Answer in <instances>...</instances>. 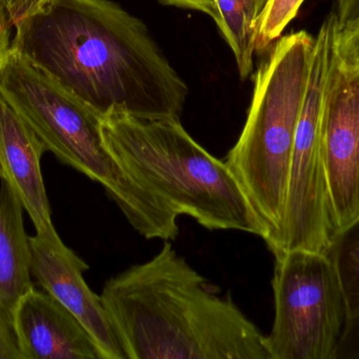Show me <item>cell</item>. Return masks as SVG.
Listing matches in <instances>:
<instances>
[{"label":"cell","mask_w":359,"mask_h":359,"mask_svg":"<svg viewBox=\"0 0 359 359\" xmlns=\"http://www.w3.org/2000/svg\"><path fill=\"white\" fill-rule=\"evenodd\" d=\"M29 237L23 208L8 187H0V359H23L15 329L22 297L34 289Z\"/></svg>","instance_id":"7c38bea8"},{"label":"cell","mask_w":359,"mask_h":359,"mask_svg":"<svg viewBox=\"0 0 359 359\" xmlns=\"http://www.w3.org/2000/svg\"><path fill=\"white\" fill-rule=\"evenodd\" d=\"M23 359H102L81 322L48 293L32 289L15 314Z\"/></svg>","instance_id":"8fae6325"},{"label":"cell","mask_w":359,"mask_h":359,"mask_svg":"<svg viewBox=\"0 0 359 359\" xmlns=\"http://www.w3.org/2000/svg\"><path fill=\"white\" fill-rule=\"evenodd\" d=\"M159 1L165 6H177V8L204 13L215 21L217 19V8L215 0H159Z\"/></svg>","instance_id":"ac0fdd59"},{"label":"cell","mask_w":359,"mask_h":359,"mask_svg":"<svg viewBox=\"0 0 359 359\" xmlns=\"http://www.w3.org/2000/svg\"><path fill=\"white\" fill-rule=\"evenodd\" d=\"M274 257V320L266 337L270 359H334L345 303L330 257L307 250Z\"/></svg>","instance_id":"52a82bcc"},{"label":"cell","mask_w":359,"mask_h":359,"mask_svg":"<svg viewBox=\"0 0 359 359\" xmlns=\"http://www.w3.org/2000/svg\"><path fill=\"white\" fill-rule=\"evenodd\" d=\"M337 17L331 12L314 40L309 78L291 153L282 233L273 255L291 250L327 254L335 235L320 130L327 82L337 55Z\"/></svg>","instance_id":"8992f818"},{"label":"cell","mask_w":359,"mask_h":359,"mask_svg":"<svg viewBox=\"0 0 359 359\" xmlns=\"http://www.w3.org/2000/svg\"><path fill=\"white\" fill-rule=\"evenodd\" d=\"M327 254L345 303V324L334 359H359V216L335 233Z\"/></svg>","instance_id":"4fadbf2b"},{"label":"cell","mask_w":359,"mask_h":359,"mask_svg":"<svg viewBox=\"0 0 359 359\" xmlns=\"http://www.w3.org/2000/svg\"><path fill=\"white\" fill-rule=\"evenodd\" d=\"M11 48L101 117L180 118L188 86L145 23L111 0H37Z\"/></svg>","instance_id":"6da1fadb"},{"label":"cell","mask_w":359,"mask_h":359,"mask_svg":"<svg viewBox=\"0 0 359 359\" xmlns=\"http://www.w3.org/2000/svg\"><path fill=\"white\" fill-rule=\"evenodd\" d=\"M43 143L0 94V179L35 226L36 233L54 231L41 172Z\"/></svg>","instance_id":"30bf717a"},{"label":"cell","mask_w":359,"mask_h":359,"mask_svg":"<svg viewBox=\"0 0 359 359\" xmlns=\"http://www.w3.org/2000/svg\"><path fill=\"white\" fill-rule=\"evenodd\" d=\"M320 138L337 233L359 216V65L337 54L327 82Z\"/></svg>","instance_id":"ba28073f"},{"label":"cell","mask_w":359,"mask_h":359,"mask_svg":"<svg viewBox=\"0 0 359 359\" xmlns=\"http://www.w3.org/2000/svg\"><path fill=\"white\" fill-rule=\"evenodd\" d=\"M339 34H344L359 23V0H339L335 10Z\"/></svg>","instance_id":"e0dca14e"},{"label":"cell","mask_w":359,"mask_h":359,"mask_svg":"<svg viewBox=\"0 0 359 359\" xmlns=\"http://www.w3.org/2000/svg\"><path fill=\"white\" fill-rule=\"evenodd\" d=\"M29 240L32 275L36 282L81 322L102 359H126L102 299L84 280L88 266L65 246L56 230L36 233Z\"/></svg>","instance_id":"9c48e42d"},{"label":"cell","mask_w":359,"mask_h":359,"mask_svg":"<svg viewBox=\"0 0 359 359\" xmlns=\"http://www.w3.org/2000/svg\"><path fill=\"white\" fill-rule=\"evenodd\" d=\"M215 20L222 35L236 57L242 79L250 76L257 51L259 18L268 0H215Z\"/></svg>","instance_id":"5bb4252c"},{"label":"cell","mask_w":359,"mask_h":359,"mask_svg":"<svg viewBox=\"0 0 359 359\" xmlns=\"http://www.w3.org/2000/svg\"><path fill=\"white\" fill-rule=\"evenodd\" d=\"M305 0H268L257 29V51L265 52L299 14Z\"/></svg>","instance_id":"9a60e30c"},{"label":"cell","mask_w":359,"mask_h":359,"mask_svg":"<svg viewBox=\"0 0 359 359\" xmlns=\"http://www.w3.org/2000/svg\"><path fill=\"white\" fill-rule=\"evenodd\" d=\"M126 359H270L266 337L165 240L100 294Z\"/></svg>","instance_id":"7a4b0ae2"},{"label":"cell","mask_w":359,"mask_h":359,"mask_svg":"<svg viewBox=\"0 0 359 359\" xmlns=\"http://www.w3.org/2000/svg\"><path fill=\"white\" fill-rule=\"evenodd\" d=\"M12 27H14L12 20L4 4L0 2V69L11 51L13 38Z\"/></svg>","instance_id":"d6986e66"},{"label":"cell","mask_w":359,"mask_h":359,"mask_svg":"<svg viewBox=\"0 0 359 359\" xmlns=\"http://www.w3.org/2000/svg\"><path fill=\"white\" fill-rule=\"evenodd\" d=\"M0 94L59 160L100 183L145 238L174 240L178 215L128 172L107 147L101 117L11 48L0 69Z\"/></svg>","instance_id":"3957f363"},{"label":"cell","mask_w":359,"mask_h":359,"mask_svg":"<svg viewBox=\"0 0 359 359\" xmlns=\"http://www.w3.org/2000/svg\"><path fill=\"white\" fill-rule=\"evenodd\" d=\"M37 0H0L11 20H12L13 25H16L32 8Z\"/></svg>","instance_id":"ffe728a7"},{"label":"cell","mask_w":359,"mask_h":359,"mask_svg":"<svg viewBox=\"0 0 359 359\" xmlns=\"http://www.w3.org/2000/svg\"><path fill=\"white\" fill-rule=\"evenodd\" d=\"M316 37L299 31L270 46L253 79L242 134L224 162L244 190L272 253L280 242L289 166Z\"/></svg>","instance_id":"5b68a950"},{"label":"cell","mask_w":359,"mask_h":359,"mask_svg":"<svg viewBox=\"0 0 359 359\" xmlns=\"http://www.w3.org/2000/svg\"><path fill=\"white\" fill-rule=\"evenodd\" d=\"M337 54L349 65H359V23L344 34H339Z\"/></svg>","instance_id":"2e32d148"},{"label":"cell","mask_w":359,"mask_h":359,"mask_svg":"<svg viewBox=\"0 0 359 359\" xmlns=\"http://www.w3.org/2000/svg\"><path fill=\"white\" fill-rule=\"evenodd\" d=\"M105 145L139 183L178 216L211 230L265 238L244 190L225 162L198 145L180 118H140L114 112L101 119Z\"/></svg>","instance_id":"277c9868"}]
</instances>
